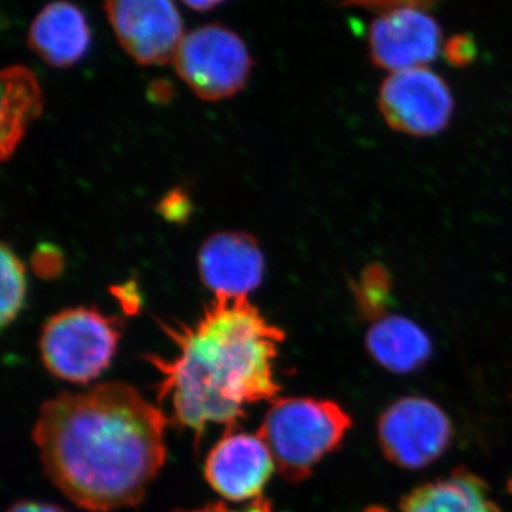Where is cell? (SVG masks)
<instances>
[{"label":"cell","instance_id":"cell-1","mask_svg":"<svg viewBox=\"0 0 512 512\" xmlns=\"http://www.w3.org/2000/svg\"><path fill=\"white\" fill-rule=\"evenodd\" d=\"M164 410L123 382L64 392L40 407L33 440L47 478L77 507H136L167 458Z\"/></svg>","mask_w":512,"mask_h":512},{"label":"cell","instance_id":"cell-2","mask_svg":"<svg viewBox=\"0 0 512 512\" xmlns=\"http://www.w3.org/2000/svg\"><path fill=\"white\" fill-rule=\"evenodd\" d=\"M158 325L177 352L144 359L161 376L158 404L168 403V420L191 431L195 446L210 424L235 430L248 404L278 399L275 360L285 333L248 296L215 295L194 322Z\"/></svg>","mask_w":512,"mask_h":512},{"label":"cell","instance_id":"cell-3","mask_svg":"<svg viewBox=\"0 0 512 512\" xmlns=\"http://www.w3.org/2000/svg\"><path fill=\"white\" fill-rule=\"evenodd\" d=\"M352 419L338 403L313 397L275 399L256 431L274 457L279 476L292 484L311 477L338 450Z\"/></svg>","mask_w":512,"mask_h":512},{"label":"cell","instance_id":"cell-4","mask_svg":"<svg viewBox=\"0 0 512 512\" xmlns=\"http://www.w3.org/2000/svg\"><path fill=\"white\" fill-rule=\"evenodd\" d=\"M121 323L93 306L63 309L40 333L43 365L57 379L87 384L110 366L121 340Z\"/></svg>","mask_w":512,"mask_h":512},{"label":"cell","instance_id":"cell-5","mask_svg":"<svg viewBox=\"0 0 512 512\" xmlns=\"http://www.w3.org/2000/svg\"><path fill=\"white\" fill-rule=\"evenodd\" d=\"M173 63L180 79L207 101L228 99L244 89L254 66L241 36L220 23L187 33Z\"/></svg>","mask_w":512,"mask_h":512},{"label":"cell","instance_id":"cell-6","mask_svg":"<svg viewBox=\"0 0 512 512\" xmlns=\"http://www.w3.org/2000/svg\"><path fill=\"white\" fill-rule=\"evenodd\" d=\"M453 426L443 409L426 397L409 396L390 404L379 417L377 440L390 463L419 470L443 456Z\"/></svg>","mask_w":512,"mask_h":512},{"label":"cell","instance_id":"cell-7","mask_svg":"<svg viewBox=\"0 0 512 512\" xmlns=\"http://www.w3.org/2000/svg\"><path fill=\"white\" fill-rule=\"evenodd\" d=\"M377 103L393 130L430 137L448 126L456 101L446 80L424 66L390 73L380 86Z\"/></svg>","mask_w":512,"mask_h":512},{"label":"cell","instance_id":"cell-8","mask_svg":"<svg viewBox=\"0 0 512 512\" xmlns=\"http://www.w3.org/2000/svg\"><path fill=\"white\" fill-rule=\"evenodd\" d=\"M114 35L131 59L143 66L173 62L184 22L174 0H104Z\"/></svg>","mask_w":512,"mask_h":512},{"label":"cell","instance_id":"cell-9","mask_svg":"<svg viewBox=\"0 0 512 512\" xmlns=\"http://www.w3.org/2000/svg\"><path fill=\"white\" fill-rule=\"evenodd\" d=\"M367 45L376 67L400 72L436 60L444 47L443 30L423 9L383 10L370 25Z\"/></svg>","mask_w":512,"mask_h":512},{"label":"cell","instance_id":"cell-10","mask_svg":"<svg viewBox=\"0 0 512 512\" xmlns=\"http://www.w3.org/2000/svg\"><path fill=\"white\" fill-rule=\"evenodd\" d=\"M276 470L271 450L258 434L227 430L208 453L204 474L208 484L232 503L262 497Z\"/></svg>","mask_w":512,"mask_h":512},{"label":"cell","instance_id":"cell-11","mask_svg":"<svg viewBox=\"0 0 512 512\" xmlns=\"http://www.w3.org/2000/svg\"><path fill=\"white\" fill-rule=\"evenodd\" d=\"M198 271L215 295L248 296L264 279L265 258L247 232H218L202 244Z\"/></svg>","mask_w":512,"mask_h":512},{"label":"cell","instance_id":"cell-12","mask_svg":"<svg viewBox=\"0 0 512 512\" xmlns=\"http://www.w3.org/2000/svg\"><path fill=\"white\" fill-rule=\"evenodd\" d=\"M30 50L56 69H67L89 52L92 30L79 6L66 0L49 3L33 20L28 33Z\"/></svg>","mask_w":512,"mask_h":512},{"label":"cell","instance_id":"cell-13","mask_svg":"<svg viewBox=\"0 0 512 512\" xmlns=\"http://www.w3.org/2000/svg\"><path fill=\"white\" fill-rule=\"evenodd\" d=\"M370 357L389 372L409 375L427 365L433 355L430 336L413 322L399 315L376 320L366 335Z\"/></svg>","mask_w":512,"mask_h":512},{"label":"cell","instance_id":"cell-14","mask_svg":"<svg viewBox=\"0 0 512 512\" xmlns=\"http://www.w3.org/2000/svg\"><path fill=\"white\" fill-rule=\"evenodd\" d=\"M402 512H501L487 484L466 468L443 480L421 485L403 498Z\"/></svg>","mask_w":512,"mask_h":512},{"label":"cell","instance_id":"cell-15","mask_svg":"<svg viewBox=\"0 0 512 512\" xmlns=\"http://www.w3.org/2000/svg\"><path fill=\"white\" fill-rule=\"evenodd\" d=\"M42 109V90L28 67L12 66L2 73V156L13 153L30 121Z\"/></svg>","mask_w":512,"mask_h":512},{"label":"cell","instance_id":"cell-16","mask_svg":"<svg viewBox=\"0 0 512 512\" xmlns=\"http://www.w3.org/2000/svg\"><path fill=\"white\" fill-rule=\"evenodd\" d=\"M392 289V275L386 266L379 262L367 265L359 279L352 284L360 315L372 322L387 316V309L392 302Z\"/></svg>","mask_w":512,"mask_h":512},{"label":"cell","instance_id":"cell-17","mask_svg":"<svg viewBox=\"0 0 512 512\" xmlns=\"http://www.w3.org/2000/svg\"><path fill=\"white\" fill-rule=\"evenodd\" d=\"M25 265L20 261L12 248L3 244L2 247V303H0V323L2 328L10 325L20 312L26 301Z\"/></svg>","mask_w":512,"mask_h":512},{"label":"cell","instance_id":"cell-18","mask_svg":"<svg viewBox=\"0 0 512 512\" xmlns=\"http://www.w3.org/2000/svg\"><path fill=\"white\" fill-rule=\"evenodd\" d=\"M33 271L43 279L56 278L63 271L64 259L62 252L49 244L40 245L32 258Z\"/></svg>","mask_w":512,"mask_h":512},{"label":"cell","instance_id":"cell-19","mask_svg":"<svg viewBox=\"0 0 512 512\" xmlns=\"http://www.w3.org/2000/svg\"><path fill=\"white\" fill-rule=\"evenodd\" d=\"M448 63L457 67H466L477 57V46L473 37L457 35L450 37L443 47Z\"/></svg>","mask_w":512,"mask_h":512},{"label":"cell","instance_id":"cell-20","mask_svg":"<svg viewBox=\"0 0 512 512\" xmlns=\"http://www.w3.org/2000/svg\"><path fill=\"white\" fill-rule=\"evenodd\" d=\"M191 202L183 191H173L160 202V212L171 222H184L190 217Z\"/></svg>","mask_w":512,"mask_h":512},{"label":"cell","instance_id":"cell-21","mask_svg":"<svg viewBox=\"0 0 512 512\" xmlns=\"http://www.w3.org/2000/svg\"><path fill=\"white\" fill-rule=\"evenodd\" d=\"M174 512H272L271 501L265 497L256 498L242 508L228 507L225 503H212L204 507L194 508V510H181Z\"/></svg>","mask_w":512,"mask_h":512},{"label":"cell","instance_id":"cell-22","mask_svg":"<svg viewBox=\"0 0 512 512\" xmlns=\"http://www.w3.org/2000/svg\"><path fill=\"white\" fill-rule=\"evenodd\" d=\"M113 292L128 315H136L140 311V296H138L136 286L133 284L120 286V288H114Z\"/></svg>","mask_w":512,"mask_h":512},{"label":"cell","instance_id":"cell-23","mask_svg":"<svg viewBox=\"0 0 512 512\" xmlns=\"http://www.w3.org/2000/svg\"><path fill=\"white\" fill-rule=\"evenodd\" d=\"M6 512H67L56 504L39 503V501H19Z\"/></svg>","mask_w":512,"mask_h":512},{"label":"cell","instance_id":"cell-24","mask_svg":"<svg viewBox=\"0 0 512 512\" xmlns=\"http://www.w3.org/2000/svg\"><path fill=\"white\" fill-rule=\"evenodd\" d=\"M188 8L198 10V12H205V10L214 9L215 6L221 5L225 0H183Z\"/></svg>","mask_w":512,"mask_h":512},{"label":"cell","instance_id":"cell-25","mask_svg":"<svg viewBox=\"0 0 512 512\" xmlns=\"http://www.w3.org/2000/svg\"><path fill=\"white\" fill-rule=\"evenodd\" d=\"M366 512H386L384 510H380V508H372V510L366 511Z\"/></svg>","mask_w":512,"mask_h":512}]
</instances>
